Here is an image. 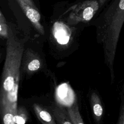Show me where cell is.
Segmentation results:
<instances>
[{"label":"cell","mask_w":124,"mask_h":124,"mask_svg":"<svg viewBox=\"0 0 124 124\" xmlns=\"http://www.w3.org/2000/svg\"><path fill=\"white\" fill-rule=\"evenodd\" d=\"M95 11V9L93 7H88L86 8L82 13V16L84 19L89 20L93 17Z\"/></svg>","instance_id":"4fadbf2b"},{"label":"cell","mask_w":124,"mask_h":124,"mask_svg":"<svg viewBox=\"0 0 124 124\" xmlns=\"http://www.w3.org/2000/svg\"><path fill=\"white\" fill-rule=\"evenodd\" d=\"M54 36L57 42L62 45L67 44L70 36L65 26L62 23H56L54 28Z\"/></svg>","instance_id":"277c9868"},{"label":"cell","mask_w":124,"mask_h":124,"mask_svg":"<svg viewBox=\"0 0 124 124\" xmlns=\"http://www.w3.org/2000/svg\"><path fill=\"white\" fill-rule=\"evenodd\" d=\"M52 112L57 124H73L67 111L62 107H55L53 109Z\"/></svg>","instance_id":"8992f818"},{"label":"cell","mask_w":124,"mask_h":124,"mask_svg":"<svg viewBox=\"0 0 124 124\" xmlns=\"http://www.w3.org/2000/svg\"><path fill=\"white\" fill-rule=\"evenodd\" d=\"M26 13L27 17L33 23H36L40 19L39 13L34 9L28 7L26 8Z\"/></svg>","instance_id":"7c38bea8"},{"label":"cell","mask_w":124,"mask_h":124,"mask_svg":"<svg viewBox=\"0 0 124 124\" xmlns=\"http://www.w3.org/2000/svg\"><path fill=\"white\" fill-rule=\"evenodd\" d=\"M124 23V0H111L100 17L99 35L105 60L113 79V64L119 36Z\"/></svg>","instance_id":"7a4b0ae2"},{"label":"cell","mask_w":124,"mask_h":124,"mask_svg":"<svg viewBox=\"0 0 124 124\" xmlns=\"http://www.w3.org/2000/svg\"><path fill=\"white\" fill-rule=\"evenodd\" d=\"M30 60L29 62H26L25 64L26 69L28 72H35L41 68L42 63L40 60L37 58H33Z\"/></svg>","instance_id":"8fae6325"},{"label":"cell","mask_w":124,"mask_h":124,"mask_svg":"<svg viewBox=\"0 0 124 124\" xmlns=\"http://www.w3.org/2000/svg\"><path fill=\"white\" fill-rule=\"evenodd\" d=\"M23 47L13 40L7 42L0 91V112L8 109L16 114L20 68Z\"/></svg>","instance_id":"6da1fadb"},{"label":"cell","mask_w":124,"mask_h":124,"mask_svg":"<svg viewBox=\"0 0 124 124\" xmlns=\"http://www.w3.org/2000/svg\"><path fill=\"white\" fill-rule=\"evenodd\" d=\"M2 118V124H16L15 117L16 114L10 110H4L0 112Z\"/></svg>","instance_id":"30bf717a"},{"label":"cell","mask_w":124,"mask_h":124,"mask_svg":"<svg viewBox=\"0 0 124 124\" xmlns=\"http://www.w3.org/2000/svg\"><path fill=\"white\" fill-rule=\"evenodd\" d=\"M33 109L39 121L43 124H57L56 120L46 110L40 105L35 104Z\"/></svg>","instance_id":"3957f363"},{"label":"cell","mask_w":124,"mask_h":124,"mask_svg":"<svg viewBox=\"0 0 124 124\" xmlns=\"http://www.w3.org/2000/svg\"><path fill=\"white\" fill-rule=\"evenodd\" d=\"M69 86H68L66 84H62L60 87H59L57 91V97L58 99L60 101L62 102V103L63 104H65L66 105L71 106L74 102V101L69 99L71 97H73V95H70L71 93H72V91L71 90L65 94V93L67 92V89L69 88Z\"/></svg>","instance_id":"52a82bcc"},{"label":"cell","mask_w":124,"mask_h":124,"mask_svg":"<svg viewBox=\"0 0 124 124\" xmlns=\"http://www.w3.org/2000/svg\"><path fill=\"white\" fill-rule=\"evenodd\" d=\"M91 103L95 119L97 122H99L102 117L103 109L99 97L94 92L91 94Z\"/></svg>","instance_id":"5b68a950"},{"label":"cell","mask_w":124,"mask_h":124,"mask_svg":"<svg viewBox=\"0 0 124 124\" xmlns=\"http://www.w3.org/2000/svg\"><path fill=\"white\" fill-rule=\"evenodd\" d=\"M67 111L73 124H84L76 101L68 107Z\"/></svg>","instance_id":"ba28073f"},{"label":"cell","mask_w":124,"mask_h":124,"mask_svg":"<svg viewBox=\"0 0 124 124\" xmlns=\"http://www.w3.org/2000/svg\"><path fill=\"white\" fill-rule=\"evenodd\" d=\"M28 119L26 109L23 107H17L16 114L15 117L16 124H25Z\"/></svg>","instance_id":"9c48e42d"},{"label":"cell","mask_w":124,"mask_h":124,"mask_svg":"<svg viewBox=\"0 0 124 124\" xmlns=\"http://www.w3.org/2000/svg\"><path fill=\"white\" fill-rule=\"evenodd\" d=\"M117 124H124V99H123L122 101L120 112Z\"/></svg>","instance_id":"5bb4252c"}]
</instances>
